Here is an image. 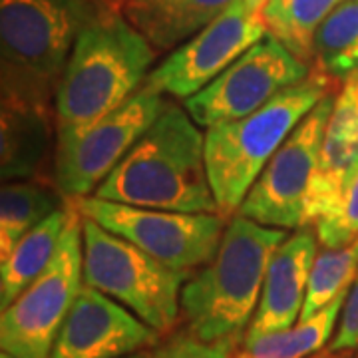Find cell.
I'll return each mask as SVG.
<instances>
[{
	"instance_id": "cell-1",
	"label": "cell",
	"mask_w": 358,
	"mask_h": 358,
	"mask_svg": "<svg viewBox=\"0 0 358 358\" xmlns=\"http://www.w3.org/2000/svg\"><path fill=\"white\" fill-rule=\"evenodd\" d=\"M94 197L148 209L219 213L205 164L201 126L185 108L166 102Z\"/></svg>"
},
{
	"instance_id": "cell-2",
	"label": "cell",
	"mask_w": 358,
	"mask_h": 358,
	"mask_svg": "<svg viewBox=\"0 0 358 358\" xmlns=\"http://www.w3.org/2000/svg\"><path fill=\"white\" fill-rule=\"evenodd\" d=\"M103 8L94 0H0L2 103L56 112L78 36Z\"/></svg>"
},
{
	"instance_id": "cell-3",
	"label": "cell",
	"mask_w": 358,
	"mask_h": 358,
	"mask_svg": "<svg viewBox=\"0 0 358 358\" xmlns=\"http://www.w3.org/2000/svg\"><path fill=\"white\" fill-rule=\"evenodd\" d=\"M287 237L285 229L233 215L217 253L181 289L185 329L203 341L245 338L261 299L268 261Z\"/></svg>"
},
{
	"instance_id": "cell-4",
	"label": "cell",
	"mask_w": 358,
	"mask_h": 358,
	"mask_svg": "<svg viewBox=\"0 0 358 358\" xmlns=\"http://www.w3.org/2000/svg\"><path fill=\"white\" fill-rule=\"evenodd\" d=\"M155 54L124 14L103 8L80 32L58 84V129L86 128L124 106L145 84Z\"/></svg>"
},
{
	"instance_id": "cell-5",
	"label": "cell",
	"mask_w": 358,
	"mask_h": 358,
	"mask_svg": "<svg viewBox=\"0 0 358 358\" xmlns=\"http://www.w3.org/2000/svg\"><path fill=\"white\" fill-rule=\"evenodd\" d=\"M333 78L313 70L261 110L205 129V164L219 213L231 219L255 179L303 117L333 92Z\"/></svg>"
},
{
	"instance_id": "cell-6",
	"label": "cell",
	"mask_w": 358,
	"mask_h": 358,
	"mask_svg": "<svg viewBox=\"0 0 358 358\" xmlns=\"http://www.w3.org/2000/svg\"><path fill=\"white\" fill-rule=\"evenodd\" d=\"M84 285L108 294L159 334L181 317V289L192 277L162 265L140 247L82 217Z\"/></svg>"
},
{
	"instance_id": "cell-7",
	"label": "cell",
	"mask_w": 358,
	"mask_h": 358,
	"mask_svg": "<svg viewBox=\"0 0 358 358\" xmlns=\"http://www.w3.org/2000/svg\"><path fill=\"white\" fill-rule=\"evenodd\" d=\"M78 213L126 239L162 265L193 275L217 253L227 221L219 213H181L98 199L72 201Z\"/></svg>"
},
{
	"instance_id": "cell-8",
	"label": "cell",
	"mask_w": 358,
	"mask_h": 358,
	"mask_svg": "<svg viewBox=\"0 0 358 358\" xmlns=\"http://www.w3.org/2000/svg\"><path fill=\"white\" fill-rule=\"evenodd\" d=\"M82 265V215L76 209L50 265L2 308V352L16 358L50 357L54 341L84 287Z\"/></svg>"
},
{
	"instance_id": "cell-9",
	"label": "cell",
	"mask_w": 358,
	"mask_h": 358,
	"mask_svg": "<svg viewBox=\"0 0 358 358\" xmlns=\"http://www.w3.org/2000/svg\"><path fill=\"white\" fill-rule=\"evenodd\" d=\"M166 98L141 88L112 114L82 129H58L52 181L66 201L90 197L155 122Z\"/></svg>"
},
{
	"instance_id": "cell-10",
	"label": "cell",
	"mask_w": 358,
	"mask_h": 358,
	"mask_svg": "<svg viewBox=\"0 0 358 358\" xmlns=\"http://www.w3.org/2000/svg\"><path fill=\"white\" fill-rule=\"evenodd\" d=\"M334 98L333 90L291 131L255 179L237 211L239 215L275 229L305 227L308 192L319 166L320 143Z\"/></svg>"
},
{
	"instance_id": "cell-11",
	"label": "cell",
	"mask_w": 358,
	"mask_h": 358,
	"mask_svg": "<svg viewBox=\"0 0 358 358\" xmlns=\"http://www.w3.org/2000/svg\"><path fill=\"white\" fill-rule=\"evenodd\" d=\"M310 64L273 36H263L209 86L187 98L183 108L201 128L241 120L261 110L282 90L303 82Z\"/></svg>"
},
{
	"instance_id": "cell-12",
	"label": "cell",
	"mask_w": 358,
	"mask_h": 358,
	"mask_svg": "<svg viewBox=\"0 0 358 358\" xmlns=\"http://www.w3.org/2000/svg\"><path fill=\"white\" fill-rule=\"evenodd\" d=\"M263 36H267V28L261 14L253 13L245 0H235L217 20L169 52L141 88L185 102Z\"/></svg>"
},
{
	"instance_id": "cell-13",
	"label": "cell",
	"mask_w": 358,
	"mask_h": 358,
	"mask_svg": "<svg viewBox=\"0 0 358 358\" xmlns=\"http://www.w3.org/2000/svg\"><path fill=\"white\" fill-rule=\"evenodd\" d=\"M162 334L108 294L82 287L48 358H122L148 350Z\"/></svg>"
},
{
	"instance_id": "cell-14",
	"label": "cell",
	"mask_w": 358,
	"mask_h": 358,
	"mask_svg": "<svg viewBox=\"0 0 358 358\" xmlns=\"http://www.w3.org/2000/svg\"><path fill=\"white\" fill-rule=\"evenodd\" d=\"M317 253L319 235L310 227L296 229L277 247L268 261L261 299L243 343L263 334L281 333L299 322Z\"/></svg>"
},
{
	"instance_id": "cell-15",
	"label": "cell",
	"mask_w": 358,
	"mask_h": 358,
	"mask_svg": "<svg viewBox=\"0 0 358 358\" xmlns=\"http://www.w3.org/2000/svg\"><path fill=\"white\" fill-rule=\"evenodd\" d=\"M358 167V72L343 82L320 143L319 166L310 183L305 227L327 215Z\"/></svg>"
},
{
	"instance_id": "cell-16",
	"label": "cell",
	"mask_w": 358,
	"mask_h": 358,
	"mask_svg": "<svg viewBox=\"0 0 358 358\" xmlns=\"http://www.w3.org/2000/svg\"><path fill=\"white\" fill-rule=\"evenodd\" d=\"M56 112L2 103L0 110V173L2 181L40 179L54 167Z\"/></svg>"
},
{
	"instance_id": "cell-17",
	"label": "cell",
	"mask_w": 358,
	"mask_h": 358,
	"mask_svg": "<svg viewBox=\"0 0 358 358\" xmlns=\"http://www.w3.org/2000/svg\"><path fill=\"white\" fill-rule=\"evenodd\" d=\"M235 0H126L122 14L157 52H171L217 20Z\"/></svg>"
},
{
	"instance_id": "cell-18",
	"label": "cell",
	"mask_w": 358,
	"mask_h": 358,
	"mask_svg": "<svg viewBox=\"0 0 358 358\" xmlns=\"http://www.w3.org/2000/svg\"><path fill=\"white\" fill-rule=\"evenodd\" d=\"M74 211V203L68 201L38 227L26 233L14 245L8 257L0 261V307H8L30 282L46 271L60 247Z\"/></svg>"
},
{
	"instance_id": "cell-19",
	"label": "cell",
	"mask_w": 358,
	"mask_h": 358,
	"mask_svg": "<svg viewBox=\"0 0 358 358\" xmlns=\"http://www.w3.org/2000/svg\"><path fill=\"white\" fill-rule=\"evenodd\" d=\"M68 203L54 183L40 179L4 181L0 192V261L26 233Z\"/></svg>"
},
{
	"instance_id": "cell-20",
	"label": "cell",
	"mask_w": 358,
	"mask_h": 358,
	"mask_svg": "<svg viewBox=\"0 0 358 358\" xmlns=\"http://www.w3.org/2000/svg\"><path fill=\"white\" fill-rule=\"evenodd\" d=\"M348 293V291H346ZM346 293L338 294L319 313L281 333L263 334L255 341L241 343L235 358H308L322 350L336 331Z\"/></svg>"
},
{
	"instance_id": "cell-21",
	"label": "cell",
	"mask_w": 358,
	"mask_h": 358,
	"mask_svg": "<svg viewBox=\"0 0 358 358\" xmlns=\"http://www.w3.org/2000/svg\"><path fill=\"white\" fill-rule=\"evenodd\" d=\"M341 2L343 0H267L261 18L268 36L277 38L296 58L310 64L320 24Z\"/></svg>"
},
{
	"instance_id": "cell-22",
	"label": "cell",
	"mask_w": 358,
	"mask_h": 358,
	"mask_svg": "<svg viewBox=\"0 0 358 358\" xmlns=\"http://www.w3.org/2000/svg\"><path fill=\"white\" fill-rule=\"evenodd\" d=\"M313 62L317 72L338 82L358 72V0H343L320 24Z\"/></svg>"
},
{
	"instance_id": "cell-23",
	"label": "cell",
	"mask_w": 358,
	"mask_h": 358,
	"mask_svg": "<svg viewBox=\"0 0 358 358\" xmlns=\"http://www.w3.org/2000/svg\"><path fill=\"white\" fill-rule=\"evenodd\" d=\"M358 277V239L348 247L329 249L322 247L310 268L307 296L301 319L305 320L319 313L338 294L346 293Z\"/></svg>"
},
{
	"instance_id": "cell-24",
	"label": "cell",
	"mask_w": 358,
	"mask_h": 358,
	"mask_svg": "<svg viewBox=\"0 0 358 358\" xmlns=\"http://www.w3.org/2000/svg\"><path fill=\"white\" fill-rule=\"evenodd\" d=\"M319 243L329 249L348 247L358 239V167L343 187L334 207L313 225Z\"/></svg>"
},
{
	"instance_id": "cell-25",
	"label": "cell",
	"mask_w": 358,
	"mask_h": 358,
	"mask_svg": "<svg viewBox=\"0 0 358 358\" xmlns=\"http://www.w3.org/2000/svg\"><path fill=\"white\" fill-rule=\"evenodd\" d=\"M243 336H227L221 341H203L185 331L173 333L166 341L145 350V358H233Z\"/></svg>"
},
{
	"instance_id": "cell-26",
	"label": "cell",
	"mask_w": 358,
	"mask_h": 358,
	"mask_svg": "<svg viewBox=\"0 0 358 358\" xmlns=\"http://www.w3.org/2000/svg\"><path fill=\"white\" fill-rule=\"evenodd\" d=\"M352 350H358V277L346 293L345 305L336 322V331L329 345V352L333 355Z\"/></svg>"
},
{
	"instance_id": "cell-27",
	"label": "cell",
	"mask_w": 358,
	"mask_h": 358,
	"mask_svg": "<svg viewBox=\"0 0 358 358\" xmlns=\"http://www.w3.org/2000/svg\"><path fill=\"white\" fill-rule=\"evenodd\" d=\"M245 2H247V6H249L255 14L263 13V8H265V4H267V0H245Z\"/></svg>"
},
{
	"instance_id": "cell-28",
	"label": "cell",
	"mask_w": 358,
	"mask_h": 358,
	"mask_svg": "<svg viewBox=\"0 0 358 358\" xmlns=\"http://www.w3.org/2000/svg\"><path fill=\"white\" fill-rule=\"evenodd\" d=\"M126 0H102V4L106 8H112V10H120L122 13V6H124Z\"/></svg>"
},
{
	"instance_id": "cell-29",
	"label": "cell",
	"mask_w": 358,
	"mask_h": 358,
	"mask_svg": "<svg viewBox=\"0 0 358 358\" xmlns=\"http://www.w3.org/2000/svg\"><path fill=\"white\" fill-rule=\"evenodd\" d=\"M122 358H145V350H141V352H134V355H128V357H122Z\"/></svg>"
},
{
	"instance_id": "cell-30",
	"label": "cell",
	"mask_w": 358,
	"mask_h": 358,
	"mask_svg": "<svg viewBox=\"0 0 358 358\" xmlns=\"http://www.w3.org/2000/svg\"><path fill=\"white\" fill-rule=\"evenodd\" d=\"M346 352H341V357H334L333 352H329V355H327V357H322V358H348V357H345Z\"/></svg>"
},
{
	"instance_id": "cell-31",
	"label": "cell",
	"mask_w": 358,
	"mask_h": 358,
	"mask_svg": "<svg viewBox=\"0 0 358 358\" xmlns=\"http://www.w3.org/2000/svg\"><path fill=\"white\" fill-rule=\"evenodd\" d=\"M0 358H16V357H13V355H8V352H2V355H0Z\"/></svg>"
},
{
	"instance_id": "cell-32",
	"label": "cell",
	"mask_w": 358,
	"mask_h": 358,
	"mask_svg": "<svg viewBox=\"0 0 358 358\" xmlns=\"http://www.w3.org/2000/svg\"><path fill=\"white\" fill-rule=\"evenodd\" d=\"M94 2H98V4H102V0H94ZM103 6V4H102Z\"/></svg>"
},
{
	"instance_id": "cell-33",
	"label": "cell",
	"mask_w": 358,
	"mask_h": 358,
	"mask_svg": "<svg viewBox=\"0 0 358 358\" xmlns=\"http://www.w3.org/2000/svg\"><path fill=\"white\" fill-rule=\"evenodd\" d=\"M233 358H235V357H233Z\"/></svg>"
}]
</instances>
